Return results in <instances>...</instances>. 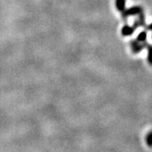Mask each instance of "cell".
Returning <instances> with one entry per match:
<instances>
[{
  "instance_id": "cell-1",
  "label": "cell",
  "mask_w": 152,
  "mask_h": 152,
  "mask_svg": "<svg viewBox=\"0 0 152 152\" xmlns=\"http://www.w3.org/2000/svg\"><path fill=\"white\" fill-rule=\"evenodd\" d=\"M139 23H138L137 20H134V23H133L132 26H130V25H124V26L121 29V34L124 37H129L131 36L133 34H134L135 31H136L137 29L139 27Z\"/></svg>"
},
{
  "instance_id": "cell-2",
  "label": "cell",
  "mask_w": 152,
  "mask_h": 152,
  "mask_svg": "<svg viewBox=\"0 0 152 152\" xmlns=\"http://www.w3.org/2000/svg\"><path fill=\"white\" fill-rule=\"evenodd\" d=\"M143 12V8L140 6H131L128 9H125L121 13H122L123 18H127L129 16H137L139 13Z\"/></svg>"
},
{
  "instance_id": "cell-3",
  "label": "cell",
  "mask_w": 152,
  "mask_h": 152,
  "mask_svg": "<svg viewBox=\"0 0 152 152\" xmlns=\"http://www.w3.org/2000/svg\"><path fill=\"white\" fill-rule=\"evenodd\" d=\"M148 43L144 42V43H140L138 42L137 40H132L130 41V48H131V50H132L133 54H139L140 51H142L144 48H146L147 44Z\"/></svg>"
},
{
  "instance_id": "cell-4",
  "label": "cell",
  "mask_w": 152,
  "mask_h": 152,
  "mask_svg": "<svg viewBox=\"0 0 152 152\" xmlns=\"http://www.w3.org/2000/svg\"><path fill=\"white\" fill-rule=\"evenodd\" d=\"M115 5L116 10L122 12L126 9V0H115Z\"/></svg>"
},
{
  "instance_id": "cell-5",
  "label": "cell",
  "mask_w": 152,
  "mask_h": 152,
  "mask_svg": "<svg viewBox=\"0 0 152 152\" xmlns=\"http://www.w3.org/2000/svg\"><path fill=\"white\" fill-rule=\"evenodd\" d=\"M147 37H148V32L144 30V31H141L140 33H139V34L137 37L136 40H137L138 42L144 43L146 42Z\"/></svg>"
},
{
  "instance_id": "cell-6",
  "label": "cell",
  "mask_w": 152,
  "mask_h": 152,
  "mask_svg": "<svg viewBox=\"0 0 152 152\" xmlns=\"http://www.w3.org/2000/svg\"><path fill=\"white\" fill-rule=\"evenodd\" d=\"M137 21L139 23V26H142V27H144L146 26V21H145V16H144V12H141L140 13L137 15Z\"/></svg>"
},
{
  "instance_id": "cell-7",
  "label": "cell",
  "mask_w": 152,
  "mask_h": 152,
  "mask_svg": "<svg viewBox=\"0 0 152 152\" xmlns=\"http://www.w3.org/2000/svg\"><path fill=\"white\" fill-rule=\"evenodd\" d=\"M147 50H148V64L152 66V45L150 44H148L146 46Z\"/></svg>"
},
{
  "instance_id": "cell-8",
  "label": "cell",
  "mask_w": 152,
  "mask_h": 152,
  "mask_svg": "<svg viewBox=\"0 0 152 152\" xmlns=\"http://www.w3.org/2000/svg\"><path fill=\"white\" fill-rule=\"evenodd\" d=\"M145 140H146V144H148V146L149 148H152V130L148 133L145 137Z\"/></svg>"
},
{
  "instance_id": "cell-9",
  "label": "cell",
  "mask_w": 152,
  "mask_h": 152,
  "mask_svg": "<svg viewBox=\"0 0 152 152\" xmlns=\"http://www.w3.org/2000/svg\"><path fill=\"white\" fill-rule=\"evenodd\" d=\"M146 28L148 30H151V31H152V23L151 24H149Z\"/></svg>"
},
{
  "instance_id": "cell-10",
  "label": "cell",
  "mask_w": 152,
  "mask_h": 152,
  "mask_svg": "<svg viewBox=\"0 0 152 152\" xmlns=\"http://www.w3.org/2000/svg\"><path fill=\"white\" fill-rule=\"evenodd\" d=\"M151 39H152V34H151Z\"/></svg>"
}]
</instances>
